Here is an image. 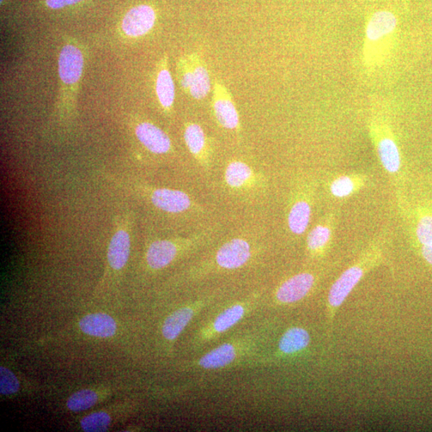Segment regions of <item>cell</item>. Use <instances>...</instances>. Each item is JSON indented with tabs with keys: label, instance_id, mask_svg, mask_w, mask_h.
Masks as SVG:
<instances>
[{
	"label": "cell",
	"instance_id": "obj_1",
	"mask_svg": "<svg viewBox=\"0 0 432 432\" xmlns=\"http://www.w3.org/2000/svg\"><path fill=\"white\" fill-rule=\"evenodd\" d=\"M180 73L182 88L194 100H204L211 93L209 71L198 54H188L180 60Z\"/></svg>",
	"mask_w": 432,
	"mask_h": 432
},
{
	"label": "cell",
	"instance_id": "obj_2",
	"mask_svg": "<svg viewBox=\"0 0 432 432\" xmlns=\"http://www.w3.org/2000/svg\"><path fill=\"white\" fill-rule=\"evenodd\" d=\"M212 107L220 124L227 129H235L240 124V117L233 97L225 85L216 81L213 87Z\"/></svg>",
	"mask_w": 432,
	"mask_h": 432
},
{
	"label": "cell",
	"instance_id": "obj_3",
	"mask_svg": "<svg viewBox=\"0 0 432 432\" xmlns=\"http://www.w3.org/2000/svg\"><path fill=\"white\" fill-rule=\"evenodd\" d=\"M364 275L363 267L356 265L346 270L341 276L334 283L328 296V304L331 311V317L337 310L342 305L351 291Z\"/></svg>",
	"mask_w": 432,
	"mask_h": 432
},
{
	"label": "cell",
	"instance_id": "obj_4",
	"mask_svg": "<svg viewBox=\"0 0 432 432\" xmlns=\"http://www.w3.org/2000/svg\"><path fill=\"white\" fill-rule=\"evenodd\" d=\"M156 19L153 8L148 5H139L127 12L122 28L127 35L139 37L150 32L154 27Z\"/></svg>",
	"mask_w": 432,
	"mask_h": 432
},
{
	"label": "cell",
	"instance_id": "obj_5",
	"mask_svg": "<svg viewBox=\"0 0 432 432\" xmlns=\"http://www.w3.org/2000/svg\"><path fill=\"white\" fill-rule=\"evenodd\" d=\"M251 257L248 243L240 239L231 240L218 250L216 262L223 269H235L243 266Z\"/></svg>",
	"mask_w": 432,
	"mask_h": 432
},
{
	"label": "cell",
	"instance_id": "obj_6",
	"mask_svg": "<svg viewBox=\"0 0 432 432\" xmlns=\"http://www.w3.org/2000/svg\"><path fill=\"white\" fill-rule=\"evenodd\" d=\"M83 57L78 48L72 45L64 47L59 59L61 80L66 84L76 83L82 75Z\"/></svg>",
	"mask_w": 432,
	"mask_h": 432
},
{
	"label": "cell",
	"instance_id": "obj_7",
	"mask_svg": "<svg viewBox=\"0 0 432 432\" xmlns=\"http://www.w3.org/2000/svg\"><path fill=\"white\" fill-rule=\"evenodd\" d=\"M314 282V276L309 273H302L291 277L278 289L277 299L283 303L300 301L311 291Z\"/></svg>",
	"mask_w": 432,
	"mask_h": 432
},
{
	"label": "cell",
	"instance_id": "obj_8",
	"mask_svg": "<svg viewBox=\"0 0 432 432\" xmlns=\"http://www.w3.org/2000/svg\"><path fill=\"white\" fill-rule=\"evenodd\" d=\"M136 134L144 147L155 154H165L171 149V139L154 124L147 122L139 124L136 127Z\"/></svg>",
	"mask_w": 432,
	"mask_h": 432
},
{
	"label": "cell",
	"instance_id": "obj_9",
	"mask_svg": "<svg viewBox=\"0 0 432 432\" xmlns=\"http://www.w3.org/2000/svg\"><path fill=\"white\" fill-rule=\"evenodd\" d=\"M151 202L156 208L170 213H180L189 209L191 199L178 190L159 188L151 194Z\"/></svg>",
	"mask_w": 432,
	"mask_h": 432
},
{
	"label": "cell",
	"instance_id": "obj_10",
	"mask_svg": "<svg viewBox=\"0 0 432 432\" xmlns=\"http://www.w3.org/2000/svg\"><path fill=\"white\" fill-rule=\"evenodd\" d=\"M131 251V239L126 227H119L112 236L109 245L107 259L109 264L115 270L124 267L129 260Z\"/></svg>",
	"mask_w": 432,
	"mask_h": 432
},
{
	"label": "cell",
	"instance_id": "obj_11",
	"mask_svg": "<svg viewBox=\"0 0 432 432\" xmlns=\"http://www.w3.org/2000/svg\"><path fill=\"white\" fill-rule=\"evenodd\" d=\"M397 27V18L388 11H380L370 17L366 28V40L370 44L390 36Z\"/></svg>",
	"mask_w": 432,
	"mask_h": 432
},
{
	"label": "cell",
	"instance_id": "obj_12",
	"mask_svg": "<svg viewBox=\"0 0 432 432\" xmlns=\"http://www.w3.org/2000/svg\"><path fill=\"white\" fill-rule=\"evenodd\" d=\"M83 332L91 337L107 338L117 332V322L110 315L103 313L90 314L80 321Z\"/></svg>",
	"mask_w": 432,
	"mask_h": 432
},
{
	"label": "cell",
	"instance_id": "obj_13",
	"mask_svg": "<svg viewBox=\"0 0 432 432\" xmlns=\"http://www.w3.org/2000/svg\"><path fill=\"white\" fill-rule=\"evenodd\" d=\"M178 245L171 240H157L151 243L147 252V262L153 269L167 267L178 254Z\"/></svg>",
	"mask_w": 432,
	"mask_h": 432
},
{
	"label": "cell",
	"instance_id": "obj_14",
	"mask_svg": "<svg viewBox=\"0 0 432 432\" xmlns=\"http://www.w3.org/2000/svg\"><path fill=\"white\" fill-rule=\"evenodd\" d=\"M194 315L193 309L185 308L168 316L163 327V337L169 340L177 338L185 327L189 324Z\"/></svg>",
	"mask_w": 432,
	"mask_h": 432
},
{
	"label": "cell",
	"instance_id": "obj_15",
	"mask_svg": "<svg viewBox=\"0 0 432 432\" xmlns=\"http://www.w3.org/2000/svg\"><path fill=\"white\" fill-rule=\"evenodd\" d=\"M309 333L301 327H292L282 337L279 349L284 354H293L305 349L310 344Z\"/></svg>",
	"mask_w": 432,
	"mask_h": 432
},
{
	"label": "cell",
	"instance_id": "obj_16",
	"mask_svg": "<svg viewBox=\"0 0 432 432\" xmlns=\"http://www.w3.org/2000/svg\"><path fill=\"white\" fill-rule=\"evenodd\" d=\"M156 89L160 105L166 110H170L173 106L175 91L173 76L166 66L158 73Z\"/></svg>",
	"mask_w": 432,
	"mask_h": 432
},
{
	"label": "cell",
	"instance_id": "obj_17",
	"mask_svg": "<svg viewBox=\"0 0 432 432\" xmlns=\"http://www.w3.org/2000/svg\"><path fill=\"white\" fill-rule=\"evenodd\" d=\"M236 352L231 344H223L206 354L199 361L200 366L206 369L221 368L235 360Z\"/></svg>",
	"mask_w": 432,
	"mask_h": 432
},
{
	"label": "cell",
	"instance_id": "obj_18",
	"mask_svg": "<svg viewBox=\"0 0 432 432\" xmlns=\"http://www.w3.org/2000/svg\"><path fill=\"white\" fill-rule=\"evenodd\" d=\"M378 153L387 171L395 173L400 168V155L397 144L390 138L382 139L378 144Z\"/></svg>",
	"mask_w": 432,
	"mask_h": 432
},
{
	"label": "cell",
	"instance_id": "obj_19",
	"mask_svg": "<svg viewBox=\"0 0 432 432\" xmlns=\"http://www.w3.org/2000/svg\"><path fill=\"white\" fill-rule=\"evenodd\" d=\"M311 209L306 202H299L291 209L288 216V225L292 233L300 235L308 226Z\"/></svg>",
	"mask_w": 432,
	"mask_h": 432
},
{
	"label": "cell",
	"instance_id": "obj_20",
	"mask_svg": "<svg viewBox=\"0 0 432 432\" xmlns=\"http://www.w3.org/2000/svg\"><path fill=\"white\" fill-rule=\"evenodd\" d=\"M185 139L188 149L194 156H199L206 148V136L202 127L196 124L186 127Z\"/></svg>",
	"mask_w": 432,
	"mask_h": 432
},
{
	"label": "cell",
	"instance_id": "obj_21",
	"mask_svg": "<svg viewBox=\"0 0 432 432\" xmlns=\"http://www.w3.org/2000/svg\"><path fill=\"white\" fill-rule=\"evenodd\" d=\"M245 313V308L240 304L225 310L216 320L215 330L217 332H226L241 320Z\"/></svg>",
	"mask_w": 432,
	"mask_h": 432
},
{
	"label": "cell",
	"instance_id": "obj_22",
	"mask_svg": "<svg viewBox=\"0 0 432 432\" xmlns=\"http://www.w3.org/2000/svg\"><path fill=\"white\" fill-rule=\"evenodd\" d=\"M252 170L247 164L235 161L229 164L226 171L228 184L233 187H240L251 177Z\"/></svg>",
	"mask_w": 432,
	"mask_h": 432
},
{
	"label": "cell",
	"instance_id": "obj_23",
	"mask_svg": "<svg viewBox=\"0 0 432 432\" xmlns=\"http://www.w3.org/2000/svg\"><path fill=\"white\" fill-rule=\"evenodd\" d=\"M98 395L93 390H82L73 394L69 399V409L73 411H84L95 405Z\"/></svg>",
	"mask_w": 432,
	"mask_h": 432
},
{
	"label": "cell",
	"instance_id": "obj_24",
	"mask_svg": "<svg viewBox=\"0 0 432 432\" xmlns=\"http://www.w3.org/2000/svg\"><path fill=\"white\" fill-rule=\"evenodd\" d=\"M111 424V418L105 412H96L82 419L81 424L84 431H105Z\"/></svg>",
	"mask_w": 432,
	"mask_h": 432
},
{
	"label": "cell",
	"instance_id": "obj_25",
	"mask_svg": "<svg viewBox=\"0 0 432 432\" xmlns=\"http://www.w3.org/2000/svg\"><path fill=\"white\" fill-rule=\"evenodd\" d=\"M331 237V230L325 226L316 227L308 238V246L311 250L316 251L324 247Z\"/></svg>",
	"mask_w": 432,
	"mask_h": 432
},
{
	"label": "cell",
	"instance_id": "obj_26",
	"mask_svg": "<svg viewBox=\"0 0 432 432\" xmlns=\"http://www.w3.org/2000/svg\"><path fill=\"white\" fill-rule=\"evenodd\" d=\"M20 388V383L10 370L0 368V392L2 395H9L16 393Z\"/></svg>",
	"mask_w": 432,
	"mask_h": 432
},
{
	"label": "cell",
	"instance_id": "obj_27",
	"mask_svg": "<svg viewBox=\"0 0 432 432\" xmlns=\"http://www.w3.org/2000/svg\"><path fill=\"white\" fill-rule=\"evenodd\" d=\"M354 189V182L346 176L334 180L331 186V192L333 196L339 198L349 197Z\"/></svg>",
	"mask_w": 432,
	"mask_h": 432
},
{
	"label": "cell",
	"instance_id": "obj_28",
	"mask_svg": "<svg viewBox=\"0 0 432 432\" xmlns=\"http://www.w3.org/2000/svg\"><path fill=\"white\" fill-rule=\"evenodd\" d=\"M416 235L422 246L432 243V216L421 218L417 225Z\"/></svg>",
	"mask_w": 432,
	"mask_h": 432
},
{
	"label": "cell",
	"instance_id": "obj_29",
	"mask_svg": "<svg viewBox=\"0 0 432 432\" xmlns=\"http://www.w3.org/2000/svg\"><path fill=\"white\" fill-rule=\"evenodd\" d=\"M81 1L82 0H46V4L50 8L59 9Z\"/></svg>",
	"mask_w": 432,
	"mask_h": 432
},
{
	"label": "cell",
	"instance_id": "obj_30",
	"mask_svg": "<svg viewBox=\"0 0 432 432\" xmlns=\"http://www.w3.org/2000/svg\"><path fill=\"white\" fill-rule=\"evenodd\" d=\"M422 254L428 263L432 265V243L422 246Z\"/></svg>",
	"mask_w": 432,
	"mask_h": 432
},
{
	"label": "cell",
	"instance_id": "obj_31",
	"mask_svg": "<svg viewBox=\"0 0 432 432\" xmlns=\"http://www.w3.org/2000/svg\"><path fill=\"white\" fill-rule=\"evenodd\" d=\"M0 1L3 2V0H0Z\"/></svg>",
	"mask_w": 432,
	"mask_h": 432
}]
</instances>
